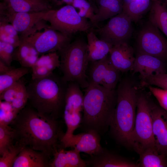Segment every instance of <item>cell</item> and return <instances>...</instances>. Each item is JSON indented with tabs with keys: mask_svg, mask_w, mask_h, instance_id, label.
Here are the masks:
<instances>
[{
	"mask_svg": "<svg viewBox=\"0 0 167 167\" xmlns=\"http://www.w3.org/2000/svg\"><path fill=\"white\" fill-rule=\"evenodd\" d=\"M10 126L15 133V143L50 157L58 149L64 134L57 119L39 113L29 105L19 112Z\"/></svg>",
	"mask_w": 167,
	"mask_h": 167,
	"instance_id": "obj_1",
	"label": "cell"
},
{
	"mask_svg": "<svg viewBox=\"0 0 167 167\" xmlns=\"http://www.w3.org/2000/svg\"><path fill=\"white\" fill-rule=\"evenodd\" d=\"M117 101L116 89L109 90L89 83L85 89L81 129L84 132L93 131L101 136L104 135L109 128Z\"/></svg>",
	"mask_w": 167,
	"mask_h": 167,
	"instance_id": "obj_2",
	"label": "cell"
},
{
	"mask_svg": "<svg viewBox=\"0 0 167 167\" xmlns=\"http://www.w3.org/2000/svg\"><path fill=\"white\" fill-rule=\"evenodd\" d=\"M116 90L117 104L109 131L117 142L131 148V138L135 123L139 88L133 79L126 77L121 79Z\"/></svg>",
	"mask_w": 167,
	"mask_h": 167,
	"instance_id": "obj_3",
	"label": "cell"
},
{
	"mask_svg": "<svg viewBox=\"0 0 167 167\" xmlns=\"http://www.w3.org/2000/svg\"><path fill=\"white\" fill-rule=\"evenodd\" d=\"M68 82L54 72L26 86L29 105L39 113L58 119L62 115Z\"/></svg>",
	"mask_w": 167,
	"mask_h": 167,
	"instance_id": "obj_4",
	"label": "cell"
},
{
	"mask_svg": "<svg viewBox=\"0 0 167 167\" xmlns=\"http://www.w3.org/2000/svg\"><path fill=\"white\" fill-rule=\"evenodd\" d=\"M57 52L60 61L59 68L64 80L67 82L75 83L81 88H86L89 84L87 74L89 63L87 42L78 39Z\"/></svg>",
	"mask_w": 167,
	"mask_h": 167,
	"instance_id": "obj_5",
	"label": "cell"
},
{
	"mask_svg": "<svg viewBox=\"0 0 167 167\" xmlns=\"http://www.w3.org/2000/svg\"><path fill=\"white\" fill-rule=\"evenodd\" d=\"M131 148L139 154L148 148L155 147L151 114V101L139 92L137 99L136 116L131 138Z\"/></svg>",
	"mask_w": 167,
	"mask_h": 167,
	"instance_id": "obj_6",
	"label": "cell"
},
{
	"mask_svg": "<svg viewBox=\"0 0 167 167\" xmlns=\"http://www.w3.org/2000/svg\"><path fill=\"white\" fill-rule=\"evenodd\" d=\"M43 20L49 23V28L70 39L77 32H88L92 26L87 19L79 15L71 5H66L58 9L48 11Z\"/></svg>",
	"mask_w": 167,
	"mask_h": 167,
	"instance_id": "obj_7",
	"label": "cell"
},
{
	"mask_svg": "<svg viewBox=\"0 0 167 167\" xmlns=\"http://www.w3.org/2000/svg\"><path fill=\"white\" fill-rule=\"evenodd\" d=\"M136 48V53L150 55L167 62V38L149 21L138 34Z\"/></svg>",
	"mask_w": 167,
	"mask_h": 167,
	"instance_id": "obj_8",
	"label": "cell"
},
{
	"mask_svg": "<svg viewBox=\"0 0 167 167\" xmlns=\"http://www.w3.org/2000/svg\"><path fill=\"white\" fill-rule=\"evenodd\" d=\"M132 21L123 11L111 18L103 26L92 30L100 39L113 46L128 43L133 29Z\"/></svg>",
	"mask_w": 167,
	"mask_h": 167,
	"instance_id": "obj_9",
	"label": "cell"
},
{
	"mask_svg": "<svg viewBox=\"0 0 167 167\" xmlns=\"http://www.w3.org/2000/svg\"><path fill=\"white\" fill-rule=\"evenodd\" d=\"M71 39L49 27L36 32L21 41L33 46L40 55L58 52L71 42Z\"/></svg>",
	"mask_w": 167,
	"mask_h": 167,
	"instance_id": "obj_10",
	"label": "cell"
},
{
	"mask_svg": "<svg viewBox=\"0 0 167 167\" xmlns=\"http://www.w3.org/2000/svg\"><path fill=\"white\" fill-rule=\"evenodd\" d=\"M89 63L88 75L89 83L101 85L109 90L116 89L121 79V72L112 64L109 55L102 59Z\"/></svg>",
	"mask_w": 167,
	"mask_h": 167,
	"instance_id": "obj_11",
	"label": "cell"
},
{
	"mask_svg": "<svg viewBox=\"0 0 167 167\" xmlns=\"http://www.w3.org/2000/svg\"><path fill=\"white\" fill-rule=\"evenodd\" d=\"M101 136L93 131L67 135L64 134L60 145L62 148H71L92 156L100 152L103 148L101 143Z\"/></svg>",
	"mask_w": 167,
	"mask_h": 167,
	"instance_id": "obj_12",
	"label": "cell"
},
{
	"mask_svg": "<svg viewBox=\"0 0 167 167\" xmlns=\"http://www.w3.org/2000/svg\"><path fill=\"white\" fill-rule=\"evenodd\" d=\"M48 11L14 13L8 15L5 22L11 24L20 33L21 41L39 29L47 28L43 22L45 21L44 17Z\"/></svg>",
	"mask_w": 167,
	"mask_h": 167,
	"instance_id": "obj_13",
	"label": "cell"
},
{
	"mask_svg": "<svg viewBox=\"0 0 167 167\" xmlns=\"http://www.w3.org/2000/svg\"><path fill=\"white\" fill-rule=\"evenodd\" d=\"M151 107L155 147L167 156V111L151 101Z\"/></svg>",
	"mask_w": 167,
	"mask_h": 167,
	"instance_id": "obj_14",
	"label": "cell"
},
{
	"mask_svg": "<svg viewBox=\"0 0 167 167\" xmlns=\"http://www.w3.org/2000/svg\"><path fill=\"white\" fill-rule=\"evenodd\" d=\"M52 9L47 0H1L0 15L6 17L14 13L37 12Z\"/></svg>",
	"mask_w": 167,
	"mask_h": 167,
	"instance_id": "obj_15",
	"label": "cell"
},
{
	"mask_svg": "<svg viewBox=\"0 0 167 167\" xmlns=\"http://www.w3.org/2000/svg\"><path fill=\"white\" fill-rule=\"evenodd\" d=\"M132 71L139 73L140 79L158 74L167 73L166 62L152 56L136 53Z\"/></svg>",
	"mask_w": 167,
	"mask_h": 167,
	"instance_id": "obj_16",
	"label": "cell"
},
{
	"mask_svg": "<svg viewBox=\"0 0 167 167\" xmlns=\"http://www.w3.org/2000/svg\"><path fill=\"white\" fill-rule=\"evenodd\" d=\"M87 166L92 167H137V163L103 148L97 154L85 161Z\"/></svg>",
	"mask_w": 167,
	"mask_h": 167,
	"instance_id": "obj_17",
	"label": "cell"
},
{
	"mask_svg": "<svg viewBox=\"0 0 167 167\" xmlns=\"http://www.w3.org/2000/svg\"><path fill=\"white\" fill-rule=\"evenodd\" d=\"M109 57L112 64L121 72L132 71L135 57L133 49L128 43L113 46Z\"/></svg>",
	"mask_w": 167,
	"mask_h": 167,
	"instance_id": "obj_18",
	"label": "cell"
},
{
	"mask_svg": "<svg viewBox=\"0 0 167 167\" xmlns=\"http://www.w3.org/2000/svg\"><path fill=\"white\" fill-rule=\"evenodd\" d=\"M0 100L10 103L20 112L26 105L28 96L24 81L19 79L11 86L0 93Z\"/></svg>",
	"mask_w": 167,
	"mask_h": 167,
	"instance_id": "obj_19",
	"label": "cell"
},
{
	"mask_svg": "<svg viewBox=\"0 0 167 167\" xmlns=\"http://www.w3.org/2000/svg\"><path fill=\"white\" fill-rule=\"evenodd\" d=\"M50 157L42 152L24 147L15 159L12 167H49Z\"/></svg>",
	"mask_w": 167,
	"mask_h": 167,
	"instance_id": "obj_20",
	"label": "cell"
},
{
	"mask_svg": "<svg viewBox=\"0 0 167 167\" xmlns=\"http://www.w3.org/2000/svg\"><path fill=\"white\" fill-rule=\"evenodd\" d=\"M60 61L57 52H51L41 55L34 65L31 68L32 80L45 77L59 68Z\"/></svg>",
	"mask_w": 167,
	"mask_h": 167,
	"instance_id": "obj_21",
	"label": "cell"
},
{
	"mask_svg": "<svg viewBox=\"0 0 167 167\" xmlns=\"http://www.w3.org/2000/svg\"><path fill=\"white\" fill-rule=\"evenodd\" d=\"M124 0H96L97 11L91 22L96 25L121 13Z\"/></svg>",
	"mask_w": 167,
	"mask_h": 167,
	"instance_id": "obj_22",
	"label": "cell"
},
{
	"mask_svg": "<svg viewBox=\"0 0 167 167\" xmlns=\"http://www.w3.org/2000/svg\"><path fill=\"white\" fill-rule=\"evenodd\" d=\"M77 150H66L63 148L57 149L53 155V159L50 162V167H86L85 161L80 156Z\"/></svg>",
	"mask_w": 167,
	"mask_h": 167,
	"instance_id": "obj_23",
	"label": "cell"
},
{
	"mask_svg": "<svg viewBox=\"0 0 167 167\" xmlns=\"http://www.w3.org/2000/svg\"><path fill=\"white\" fill-rule=\"evenodd\" d=\"M89 62L102 59L108 56L113 45L99 39L92 30L87 34Z\"/></svg>",
	"mask_w": 167,
	"mask_h": 167,
	"instance_id": "obj_24",
	"label": "cell"
},
{
	"mask_svg": "<svg viewBox=\"0 0 167 167\" xmlns=\"http://www.w3.org/2000/svg\"><path fill=\"white\" fill-rule=\"evenodd\" d=\"M81 88L75 83L68 82L63 112L83 111L84 95Z\"/></svg>",
	"mask_w": 167,
	"mask_h": 167,
	"instance_id": "obj_25",
	"label": "cell"
},
{
	"mask_svg": "<svg viewBox=\"0 0 167 167\" xmlns=\"http://www.w3.org/2000/svg\"><path fill=\"white\" fill-rule=\"evenodd\" d=\"M40 55L31 45L21 41L19 45L15 50L13 60L19 62L22 67L31 68L37 61Z\"/></svg>",
	"mask_w": 167,
	"mask_h": 167,
	"instance_id": "obj_26",
	"label": "cell"
},
{
	"mask_svg": "<svg viewBox=\"0 0 167 167\" xmlns=\"http://www.w3.org/2000/svg\"><path fill=\"white\" fill-rule=\"evenodd\" d=\"M149 21L167 38V7L161 0H156L150 7Z\"/></svg>",
	"mask_w": 167,
	"mask_h": 167,
	"instance_id": "obj_27",
	"label": "cell"
},
{
	"mask_svg": "<svg viewBox=\"0 0 167 167\" xmlns=\"http://www.w3.org/2000/svg\"><path fill=\"white\" fill-rule=\"evenodd\" d=\"M139 155V167H167V156L159 153L155 147L146 148Z\"/></svg>",
	"mask_w": 167,
	"mask_h": 167,
	"instance_id": "obj_28",
	"label": "cell"
},
{
	"mask_svg": "<svg viewBox=\"0 0 167 167\" xmlns=\"http://www.w3.org/2000/svg\"><path fill=\"white\" fill-rule=\"evenodd\" d=\"M150 0H124L123 11L136 23L150 8Z\"/></svg>",
	"mask_w": 167,
	"mask_h": 167,
	"instance_id": "obj_29",
	"label": "cell"
},
{
	"mask_svg": "<svg viewBox=\"0 0 167 167\" xmlns=\"http://www.w3.org/2000/svg\"><path fill=\"white\" fill-rule=\"evenodd\" d=\"M29 68L21 66L13 68L0 74V93L11 86L29 73Z\"/></svg>",
	"mask_w": 167,
	"mask_h": 167,
	"instance_id": "obj_30",
	"label": "cell"
},
{
	"mask_svg": "<svg viewBox=\"0 0 167 167\" xmlns=\"http://www.w3.org/2000/svg\"><path fill=\"white\" fill-rule=\"evenodd\" d=\"M9 23L0 21V41L10 44L16 48L20 43V37L18 32Z\"/></svg>",
	"mask_w": 167,
	"mask_h": 167,
	"instance_id": "obj_31",
	"label": "cell"
},
{
	"mask_svg": "<svg viewBox=\"0 0 167 167\" xmlns=\"http://www.w3.org/2000/svg\"><path fill=\"white\" fill-rule=\"evenodd\" d=\"M72 5L81 17L89 19L90 22L92 21L97 11L95 4L87 0H74Z\"/></svg>",
	"mask_w": 167,
	"mask_h": 167,
	"instance_id": "obj_32",
	"label": "cell"
},
{
	"mask_svg": "<svg viewBox=\"0 0 167 167\" xmlns=\"http://www.w3.org/2000/svg\"><path fill=\"white\" fill-rule=\"evenodd\" d=\"M15 143V133L10 125H0V154L1 156Z\"/></svg>",
	"mask_w": 167,
	"mask_h": 167,
	"instance_id": "obj_33",
	"label": "cell"
},
{
	"mask_svg": "<svg viewBox=\"0 0 167 167\" xmlns=\"http://www.w3.org/2000/svg\"><path fill=\"white\" fill-rule=\"evenodd\" d=\"M19 112L9 103L0 100V125H10Z\"/></svg>",
	"mask_w": 167,
	"mask_h": 167,
	"instance_id": "obj_34",
	"label": "cell"
},
{
	"mask_svg": "<svg viewBox=\"0 0 167 167\" xmlns=\"http://www.w3.org/2000/svg\"><path fill=\"white\" fill-rule=\"evenodd\" d=\"M81 112L63 113L62 115L66 124L67 129L64 135L74 134V131L80 126L82 117Z\"/></svg>",
	"mask_w": 167,
	"mask_h": 167,
	"instance_id": "obj_35",
	"label": "cell"
},
{
	"mask_svg": "<svg viewBox=\"0 0 167 167\" xmlns=\"http://www.w3.org/2000/svg\"><path fill=\"white\" fill-rule=\"evenodd\" d=\"M22 147L17 143L5 151L0 158V167H12Z\"/></svg>",
	"mask_w": 167,
	"mask_h": 167,
	"instance_id": "obj_36",
	"label": "cell"
},
{
	"mask_svg": "<svg viewBox=\"0 0 167 167\" xmlns=\"http://www.w3.org/2000/svg\"><path fill=\"white\" fill-rule=\"evenodd\" d=\"M140 86H154L167 90V73L149 76L141 79Z\"/></svg>",
	"mask_w": 167,
	"mask_h": 167,
	"instance_id": "obj_37",
	"label": "cell"
},
{
	"mask_svg": "<svg viewBox=\"0 0 167 167\" xmlns=\"http://www.w3.org/2000/svg\"><path fill=\"white\" fill-rule=\"evenodd\" d=\"M15 48L11 45L0 41V60L11 66Z\"/></svg>",
	"mask_w": 167,
	"mask_h": 167,
	"instance_id": "obj_38",
	"label": "cell"
},
{
	"mask_svg": "<svg viewBox=\"0 0 167 167\" xmlns=\"http://www.w3.org/2000/svg\"><path fill=\"white\" fill-rule=\"evenodd\" d=\"M148 87L157 100L160 106L167 111V90L152 86Z\"/></svg>",
	"mask_w": 167,
	"mask_h": 167,
	"instance_id": "obj_39",
	"label": "cell"
},
{
	"mask_svg": "<svg viewBox=\"0 0 167 167\" xmlns=\"http://www.w3.org/2000/svg\"><path fill=\"white\" fill-rule=\"evenodd\" d=\"M13 67L11 66H8L0 60V74L6 72Z\"/></svg>",
	"mask_w": 167,
	"mask_h": 167,
	"instance_id": "obj_40",
	"label": "cell"
},
{
	"mask_svg": "<svg viewBox=\"0 0 167 167\" xmlns=\"http://www.w3.org/2000/svg\"><path fill=\"white\" fill-rule=\"evenodd\" d=\"M74 0H60L56 4L58 6L61 5L64 3H65L66 5H72Z\"/></svg>",
	"mask_w": 167,
	"mask_h": 167,
	"instance_id": "obj_41",
	"label": "cell"
},
{
	"mask_svg": "<svg viewBox=\"0 0 167 167\" xmlns=\"http://www.w3.org/2000/svg\"><path fill=\"white\" fill-rule=\"evenodd\" d=\"M50 2H52L53 3L56 4L60 0H49Z\"/></svg>",
	"mask_w": 167,
	"mask_h": 167,
	"instance_id": "obj_42",
	"label": "cell"
},
{
	"mask_svg": "<svg viewBox=\"0 0 167 167\" xmlns=\"http://www.w3.org/2000/svg\"><path fill=\"white\" fill-rule=\"evenodd\" d=\"M162 2H164L166 5L167 7V0H161Z\"/></svg>",
	"mask_w": 167,
	"mask_h": 167,
	"instance_id": "obj_43",
	"label": "cell"
},
{
	"mask_svg": "<svg viewBox=\"0 0 167 167\" xmlns=\"http://www.w3.org/2000/svg\"><path fill=\"white\" fill-rule=\"evenodd\" d=\"M87 0L95 4V2L96 0Z\"/></svg>",
	"mask_w": 167,
	"mask_h": 167,
	"instance_id": "obj_44",
	"label": "cell"
}]
</instances>
